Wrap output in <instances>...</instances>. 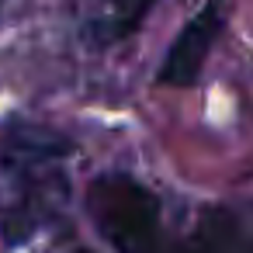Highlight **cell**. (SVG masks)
Instances as JSON below:
<instances>
[{"mask_svg":"<svg viewBox=\"0 0 253 253\" xmlns=\"http://www.w3.org/2000/svg\"><path fill=\"white\" fill-rule=\"evenodd\" d=\"M160 253H253V222L232 208H208L177 239H163Z\"/></svg>","mask_w":253,"mask_h":253,"instance_id":"277c9868","label":"cell"},{"mask_svg":"<svg viewBox=\"0 0 253 253\" xmlns=\"http://www.w3.org/2000/svg\"><path fill=\"white\" fill-rule=\"evenodd\" d=\"M73 142L32 118L0 125V239L25 246L42 229L56 225L70 201Z\"/></svg>","mask_w":253,"mask_h":253,"instance_id":"6da1fadb","label":"cell"},{"mask_svg":"<svg viewBox=\"0 0 253 253\" xmlns=\"http://www.w3.org/2000/svg\"><path fill=\"white\" fill-rule=\"evenodd\" d=\"M87 211L101 236L118 253H160L163 250V201L142 180L122 170L101 173L87 187Z\"/></svg>","mask_w":253,"mask_h":253,"instance_id":"7a4b0ae2","label":"cell"},{"mask_svg":"<svg viewBox=\"0 0 253 253\" xmlns=\"http://www.w3.org/2000/svg\"><path fill=\"white\" fill-rule=\"evenodd\" d=\"M222 18H225L222 0H208V4H201V11L177 32L173 45L167 49V56L160 63V73H156V84L177 87V90L194 87L198 77H201V70H205V59H208L215 39L222 32Z\"/></svg>","mask_w":253,"mask_h":253,"instance_id":"3957f363","label":"cell"},{"mask_svg":"<svg viewBox=\"0 0 253 253\" xmlns=\"http://www.w3.org/2000/svg\"><path fill=\"white\" fill-rule=\"evenodd\" d=\"M0 7H4V0H0Z\"/></svg>","mask_w":253,"mask_h":253,"instance_id":"52a82bcc","label":"cell"},{"mask_svg":"<svg viewBox=\"0 0 253 253\" xmlns=\"http://www.w3.org/2000/svg\"><path fill=\"white\" fill-rule=\"evenodd\" d=\"M59 253H94V250H87V246H70V250H59Z\"/></svg>","mask_w":253,"mask_h":253,"instance_id":"8992f818","label":"cell"},{"mask_svg":"<svg viewBox=\"0 0 253 253\" xmlns=\"http://www.w3.org/2000/svg\"><path fill=\"white\" fill-rule=\"evenodd\" d=\"M97 4H101L97 14L84 25V39L104 49V45L128 39L146 21V14L156 7V0H97Z\"/></svg>","mask_w":253,"mask_h":253,"instance_id":"5b68a950","label":"cell"}]
</instances>
